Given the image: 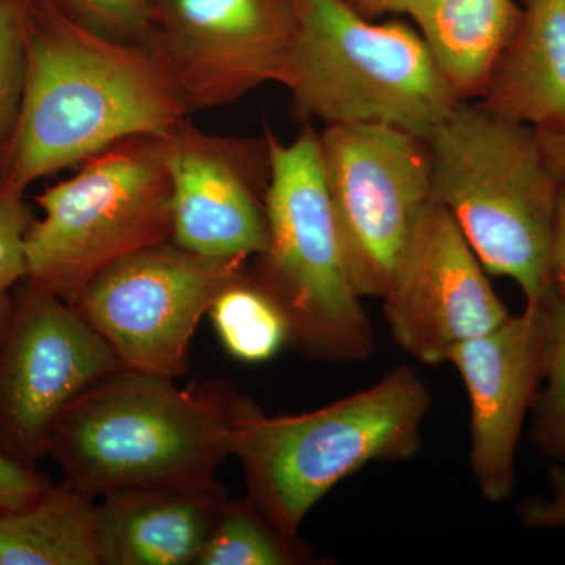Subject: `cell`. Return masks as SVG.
Returning a JSON list of instances; mask_svg holds the SVG:
<instances>
[{
	"mask_svg": "<svg viewBox=\"0 0 565 565\" xmlns=\"http://www.w3.org/2000/svg\"><path fill=\"white\" fill-rule=\"evenodd\" d=\"M427 143L434 196L487 274L515 281L526 305L553 302L550 255L564 182L537 129L463 102Z\"/></svg>",
	"mask_w": 565,
	"mask_h": 565,
	"instance_id": "cell-4",
	"label": "cell"
},
{
	"mask_svg": "<svg viewBox=\"0 0 565 565\" xmlns=\"http://www.w3.org/2000/svg\"><path fill=\"white\" fill-rule=\"evenodd\" d=\"M177 379L122 370L63 408L46 456L93 498L214 481L232 457L239 392L226 381L181 388Z\"/></svg>",
	"mask_w": 565,
	"mask_h": 565,
	"instance_id": "cell-2",
	"label": "cell"
},
{
	"mask_svg": "<svg viewBox=\"0 0 565 565\" xmlns=\"http://www.w3.org/2000/svg\"><path fill=\"white\" fill-rule=\"evenodd\" d=\"M531 414V444L550 459L565 462V296L553 302L552 351Z\"/></svg>",
	"mask_w": 565,
	"mask_h": 565,
	"instance_id": "cell-21",
	"label": "cell"
},
{
	"mask_svg": "<svg viewBox=\"0 0 565 565\" xmlns=\"http://www.w3.org/2000/svg\"><path fill=\"white\" fill-rule=\"evenodd\" d=\"M345 2L363 17L377 20L385 14H407L408 7L414 0H345Z\"/></svg>",
	"mask_w": 565,
	"mask_h": 565,
	"instance_id": "cell-29",
	"label": "cell"
},
{
	"mask_svg": "<svg viewBox=\"0 0 565 565\" xmlns=\"http://www.w3.org/2000/svg\"><path fill=\"white\" fill-rule=\"evenodd\" d=\"M120 370L76 307L22 282L0 343V452L35 468L63 408Z\"/></svg>",
	"mask_w": 565,
	"mask_h": 565,
	"instance_id": "cell-10",
	"label": "cell"
},
{
	"mask_svg": "<svg viewBox=\"0 0 565 565\" xmlns=\"http://www.w3.org/2000/svg\"><path fill=\"white\" fill-rule=\"evenodd\" d=\"M245 259L207 258L180 245H152L111 266L79 294L84 316L125 370L180 379L193 334Z\"/></svg>",
	"mask_w": 565,
	"mask_h": 565,
	"instance_id": "cell-9",
	"label": "cell"
},
{
	"mask_svg": "<svg viewBox=\"0 0 565 565\" xmlns=\"http://www.w3.org/2000/svg\"><path fill=\"white\" fill-rule=\"evenodd\" d=\"M36 196L25 234L28 281L73 305L104 269L172 241V188L162 137L120 141Z\"/></svg>",
	"mask_w": 565,
	"mask_h": 565,
	"instance_id": "cell-7",
	"label": "cell"
},
{
	"mask_svg": "<svg viewBox=\"0 0 565 565\" xmlns=\"http://www.w3.org/2000/svg\"><path fill=\"white\" fill-rule=\"evenodd\" d=\"M228 498L217 479L99 498L102 565H195Z\"/></svg>",
	"mask_w": 565,
	"mask_h": 565,
	"instance_id": "cell-15",
	"label": "cell"
},
{
	"mask_svg": "<svg viewBox=\"0 0 565 565\" xmlns=\"http://www.w3.org/2000/svg\"><path fill=\"white\" fill-rule=\"evenodd\" d=\"M96 31L126 41L150 39L154 7L150 0H52Z\"/></svg>",
	"mask_w": 565,
	"mask_h": 565,
	"instance_id": "cell-24",
	"label": "cell"
},
{
	"mask_svg": "<svg viewBox=\"0 0 565 565\" xmlns=\"http://www.w3.org/2000/svg\"><path fill=\"white\" fill-rule=\"evenodd\" d=\"M162 141L172 188V243L207 258L247 262L262 255L264 195L244 150L184 120Z\"/></svg>",
	"mask_w": 565,
	"mask_h": 565,
	"instance_id": "cell-14",
	"label": "cell"
},
{
	"mask_svg": "<svg viewBox=\"0 0 565 565\" xmlns=\"http://www.w3.org/2000/svg\"><path fill=\"white\" fill-rule=\"evenodd\" d=\"M266 143L267 247L252 275L288 319L289 345L322 362H363L374 352L373 323L345 264L319 134Z\"/></svg>",
	"mask_w": 565,
	"mask_h": 565,
	"instance_id": "cell-6",
	"label": "cell"
},
{
	"mask_svg": "<svg viewBox=\"0 0 565 565\" xmlns=\"http://www.w3.org/2000/svg\"><path fill=\"white\" fill-rule=\"evenodd\" d=\"M520 7L479 104L542 131L565 121V0H523Z\"/></svg>",
	"mask_w": 565,
	"mask_h": 565,
	"instance_id": "cell-16",
	"label": "cell"
},
{
	"mask_svg": "<svg viewBox=\"0 0 565 565\" xmlns=\"http://www.w3.org/2000/svg\"><path fill=\"white\" fill-rule=\"evenodd\" d=\"M296 31L291 0H159L148 46L200 109L285 85Z\"/></svg>",
	"mask_w": 565,
	"mask_h": 565,
	"instance_id": "cell-11",
	"label": "cell"
},
{
	"mask_svg": "<svg viewBox=\"0 0 565 565\" xmlns=\"http://www.w3.org/2000/svg\"><path fill=\"white\" fill-rule=\"evenodd\" d=\"M296 40L285 87L330 125L381 122L429 140L463 103L416 28L377 22L345 0H291Z\"/></svg>",
	"mask_w": 565,
	"mask_h": 565,
	"instance_id": "cell-5",
	"label": "cell"
},
{
	"mask_svg": "<svg viewBox=\"0 0 565 565\" xmlns=\"http://www.w3.org/2000/svg\"><path fill=\"white\" fill-rule=\"evenodd\" d=\"M408 17L462 102L481 98L522 14L515 0H414Z\"/></svg>",
	"mask_w": 565,
	"mask_h": 565,
	"instance_id": "cell-17",
	"label": "cell"
},
{
	"mask_svg": "<svg viewBox=\"0 0 565 565\" xmlns=\"http://www.w3.org/2000/svg\"><path fill=\"white\" fill-rule=\"evenodd\" d=\"M313 545L285 533L244 498H232L221 514L195 565H315L326 564Z\"/></svg>",
	"mask_w": 565,
	"mask_h": 565,
	"instance_id": "cell-19",
	"label": "cell"
},
{
	"mask_svg": "<svg viewBox=\"0 0 565 565\" xmlns=\"http://www.w3.org/2000/svg\"><path fill=\"white\" fill-rule=\"evenodd\" d=\"M553 302L526 305L522 315L465 341L449 355L470 397L471 471L490 503H504L514 493L523 424L548 367Z\"/></svg>",
	"mask_w": 565,
	"mask_h": 565,
	"instance_id": "cell-13",
	"label": "cell"
},
{
	"mask_svg": "<svg viewBox=\"0 0 565 565\" xmlns=\"http://www.w3.org/2000/svg\"><path fill=\"white\" fill-rule=\"evenodd\" d=\"M552 494L550 498H530L519 505L523 525L531 530H555L565 527V471L553 468L550 473Z\"/></svg>",
	"mask_w": 565,
	"mask_h": 565,
	"instance_id": "cell-26",
	"label": "cell"
},
{
	"mask_svg": "<svg viewBox=\"0 0 565 565\" xmlns=\"http://www.w3.org/2000/svg\"><path fill=\"white\" fill-rule=\"evenodd\" d=\"M188 103L151 46L92 29L52 0H28L24 87L0 177L28 189L136 137H162Z\"/></svg>",
	"mask_w": 565,
	"mask_h": 565,
	"instance_id": "cell-1",
	"label": "cell"
},
{
	"mask_svg": "<svg viewBox=\"0 0 565 565\" xmlns=\"http://www.w3.org/2000/svg\"><path fill=\"white\" fill-rule=\"evenodd\" d=\"M550 270L556 296H565V182L557 200Z\"/></svg>",
	"mask_w": 565,
	"mask_h": 565,
	"instance_id": "cell-27",
	"label": "cell"
},
{
	"mask_svg": "<svg viewBox=\"0 0 565 565\" xmlns=\"http://www.w3.org/2000/svg\"><path fill=\"white\" fill-rule=\"evenodd\" d=\"M24 192L0 177V343L10 326L17 289L29 275L25 234L33 218Z\"/></svg>",
	"mask_w": 565,
	"mask_h": 565,
	"instance_id": "cell-22",
	"label": "cell"
},
{
	"mask_svg": "<svg viewBox=\"0 0 565 565\" xmlns=\"http://www.w3.org/2000/svg\"><path fill=\"white\" fill-rule=\"evenodd\" d=\"M430 404L412 366L300 415L269 416L239 394L230 446L243 467L245 497L285 533L299 535L316 504L345 478L373 462L418 455Z\"/></svg>",
	"mask_w": 565,
	"mask_h": 565,
	"instance_id": "cell-3",
	"label": "cell"
},
{
	"mask_svg": "<svg viewBox=\"0 0 565 565\" xmlns=\"http://www.w3.org/2000/svg\"><path fill=\"white\" fill-rule=\"evenodd\" d=\"M323 177L362 299H384L416 218L434 196L429 143L381 122L326 126Z\"/></svg>",
	"mask_w": 565,
	"mask_h": 565,
	"instance_id": "cell-8",
	"label": "cell"
},
{
	"mask_svg": "<svg viewBox=\"0 0 565 565\" xmlns=\"http://www.w3.org/2000/svg\"><path fill=\"white\" fill-rule=\"evenodd\" d=\"M539 132L542 150L559 180L565 182V121Z\"/></svg>",
	"mask_w": 565,
	"mask_h": 565,
	"instance_id": "cell-28",
	"label": "cell"
},
{
	"mask_svg": "<svg viewBox=\"0 0 565 565\" xmlns=\"http://www.w3.org/2000/svg\"><path fill=\"white\" fill-rule=\"evenodd\" d=\"M28 0H0V152L20 115L24 87V17Z\"/></svg>",
	"mask_w": 565,
	"mask_h": 565,
	"instance_id": "cell-23",
	"label": "cell"
},
{
	"mask_svg": "<svg viewBox=\"0 0 565 565\" xmlns=\"http://www.w3.org/2000/svg\"><path fill=\"white\" fill-rule=\"evenodd\" d=\"M207 315L223 348L239 362H267L291 340L280 305L247 270L218 294Z\"/></svg>",
	"mask_w": 565,
	"mask_h": 565,
	"instance_id": "cell-20",
	"label": "cell"
},
{
	"mask_svg": "<svg viewBox=\"0 0 565 565\" xmlns=\"http://www.w3.org/2000/svg\"><path fill=\"white\" fill-rule=\"evenodd\" d=\"M51 482L39 468L25 467L0 452V515L31 503Z\"/></svg>",
	"mask_w": 565,
	"mask_h": 565,
	"instance_id": "cell-25",
	"label": "cell"
},
{
	"mask_svg": "<svg viewBox=\"0 0 565 565\" xmlns=\"http://www.w3.org/2000/svg\"><path fill=\"white\" fill-rule=\"evenodd\" d=\"M382 300L394 343L424 364L448 363L457 345L511 318L435 196L419 212Z\"/></svg>",
	"mask_w": 565,
	"mask_h": 565,
	"instance_id": "cell-12",
	"label": "cell"
},
{
	"mask_svg": "<svg viewBox=\"0 0 565 565\" xmlns=\"http://www.w3.org/2000/svg\"><path fill=\"white\" fill-rule=\"evenodd\" d=\"M0 565H102L96 498L63 479L0 515Z\"/></svg>",
	"mask_w": 565,
	"mask_h": 565,
	"instance_id": "cell-18",
	"label": "cell"
}]
</instances>
